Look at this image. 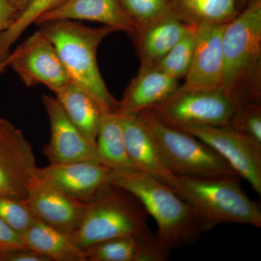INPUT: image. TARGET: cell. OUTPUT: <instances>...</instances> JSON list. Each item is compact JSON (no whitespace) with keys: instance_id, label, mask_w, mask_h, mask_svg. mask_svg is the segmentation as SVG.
I'll return each instance as SVG.
<instances>
[{"instance_id":"cell-1","label":"cell","mask_w":261,"mask_h":261,"mask_svg":"<svg viewBox=\"0 0 261 261\" xmlns=\"http://www.w3.org/2000/svg\"><path fill=\"white\" fill-rule=\"evenodd\" d=\"M220 89L240 104L261 97V0H252L226 24Z\"/></svg>"},{"instance_id":"cell-2","label":"cell","mask_w":261,"mask_h":261,"mask_svg":"<svg viewBox=\"0 0 261 261\" xmlns=\"http://www.w3.org/2000/svg\"><path fill=\"white\" fill-rule=\"evenodd\" d=\"M41 25L40 30L56 48L70 81L87 91L103 112L117 113L119 101L106 87L97 60L99 44L116 31L108 25L91 28L70 20H54Z\"/></svg>"},{"instance_id":"cell-3","label":"cell","mask_w":261,"mask_h":261,"mask_svg":"<svg viewBox=\"0 0 261 261\" xmlns=\"http://www.w3.org/2000/svg\"><path fill=\"white\" fill-rule=\"evenodd\" d=\"M113 187L135 196L155 220L156 234L171 250L194 245L201 229L191 206L166 184L140 171H111Z\"/></svg>"},{"instance_id":"cell-4","label":"cell","mask_w":261,"mask_h":261,"mask_svg":"<svg viewBox=\"0 0 261 261\" xmlns=\"http://www.w3.org/2000/svg\"><path fill=\"white\" fill-rule=\"evenodd\" d=\"M239 177H178L177 194L191 206L202 232L231 223L261 227L260 204L245 194Z\"/></svg>"},{"instance_id":"cell-5","label":"cell","mask_w":261,"mask_h":261,"mask_svg":"<svg viewBox=\"0 0 261 261\" xmlns=\"http://www.w3.org/2000/svg\"><path fill=\"white\" fill-rule=\"evenodd\" d=\"M148 216L135 196L113 187L87 203L80 226L70 235L84 250L111 239L143 236L152 233L147 224Z\"/></svg>"},{"instance_id":"cell-6","label":"cell","mask_w":261,"mask_h":261,"mask_svg":"<svg viewBox=\"0 0 261 261\" xmlns=\"http://www.w3.org/2000/svg\"><path fill=\"white\" fill-rule=\"evenodd\" d=\"M137 115L157 144L168 168L176 176L189 178L238 176L212 147L190 134L163 123L152 110Z\"/></svg>"},{"instance_id":"cell-7","label":"cell","mask_w":261,"mask_h":261,"mask_svg":"<svg viewBox=\"0 0 261 261\" xmlns=\"http://www.w3.org/2000/svg\"><path fill=\"white\" fill-rule=\"evenodd\" d=\"M240 105L221 89L194 92L176 90L151 110L163 123L179 129L190 126H227Z\"/></svg>"},{"instance_id":"cell-8","label":"cell","mask_w":261,"mask_h":261,"mask_svg":"<svg viewBox=\"0 0 261 261\" xmlns=\"http://www.w3.org/2000/svg\"><path fill=\"white\" fill-rule=\"evenodd\" d=\"M179 130L212 147L261 195V145L227 126H190Z\"/></svg>"},{"instance_id":"cell-9","label":"cell","mask_w":261,"mask_h":261,"mask_svg":"<svg viewBox=\"0 0 261 261\" xmlns=\"http://www.w3.org/2000/svg\"><path fill=\"white\" fill-rule=\"evenodd\" d=\"M36 168L32 146L23 132L0 118V195L25 200Z\"/></svg>"},{"instance_id":"cell-10","label":"cell","mask_w":261,"mask_h":261,"mask_svg":"<svg viewBox=\"0 0 261 261\" xmlns=\"http://www.w3.org/2000/svg\"><path fill=\"white\" fill-rule=\"evenodd\" d=\"M14 53L10 67L27 87L43 84L55 92L70 82L56 48L42 31L34 33Z\"/></svg>"},{"instance_id":"cell-11","label":"cell","mask_w":261,"mask_h":261,"mask_svg":"<svg viewBox=\"0 0 261 261\" xmlns=\"http://www.w3.org/2000/svg\"><path fill=\"white\" fill-rule=\"evenodd\" d=\"M111 170L99 163H49L36 168L35 176L57 190L84 203H89L113 188Z\"/></svg>"},{"instance_id":"cell-12","label":"cell","mask_w":261,"mask_h":261,"mask_svg":"<svg viewBox=\"0 0 261 261\" xmlns=\"http://www.w3.org/2000/svg\"><path fill=\"white\" fill-rule=\"evenodd\" d=\"M226 24L197 25L191 64L185 77V83L179 85L177 91L194 92L220 89L224 68L222 37Z\"/></svg>"},{"instance_id":"cell-13","label":"cell","mask_w":261,"mask_h":261,"mask_svg":"<svg viewBox=\"0 0 261 261\" xmlns=\"http://www.w3.org/2000/svg\"><path fill=\"white\" fill-rule=\"evenodd\" d=\"M42 102L50 125V139L44 147V155L49 163H99L96 147L87 142L70 121L56 97L44 95Z\"/></svg>"},{"instance_id":"cell-14","label":"cell","mask_w":261,"mask_h":261,"mask_svg":"<svg viewBox=\"0 0 261 261\" xmlns=\"http://www.w3.org/2000/svg\"><path fill=\"white\" fill-rule=\"evenodd\" d=\"M25 201L35 219L70 234L80 226L87 205L36 176Z\"/></svg>"},{"instance_id":"cell-15","label":"cell","mask_w":261,"mask_h":261,"mask_svg":"<svg viewBox=\"0 0 261 261\" xmlns=\"http://www.w3.org/2000/svg\"><path fill=\"white\" fill-rule=\"evenodd\" d=\"M99 22L135 37L138 27L125 9L121 0H67L58 8L41 15L37 25L54 20Z\"/></svg>"},{"instance_id":"cell-16","label":"cell","mask_w":261,"mask_h":261,"mask_svg":"<svg viewBox=\"0 0 261 261\" xmlns=\"http://www.w3.org/2000/svg\"><path fill=\"white\" fill-rule=\"evenodd\" d=\"M121 120L127 152L140 171L166 184L177 193L178 176L168 168L157 144L137 115L121 116Z\"/></svg>"},{"instance_id":"cell-17","label":"cell","mask_w":261,"mask_h":261,"mask_svg":"<svg viewBox=\"0 0 261 261\" xmlns=\"http://www.w3.org/2000/svg\"><path fill=\"white\" fill-rule=\"evenodd\" d=\"M171 250L152 233L111 239L84 249L87 261H166Z\"/></svg>"},{"instance_id":"cell-18","label":"cell","mask_w":261,"mask_h":261,"mask_svg":"<svg viewBox=\"0 0 261 261\" xmlns=\"http://www.w3.org/2000/svg\"><path fill=\"white\" fill-rule=\"evenodd\" d=\"M179 85L178 80L158 68L139 70L119 101L117 113L128 116L152 109L171 97Z\"/></svg>"},{"instance_id":"cell-19","label":"cell","mask_w":261,"mask_h":261,"mask_svg":"<svg viewBox=\"0 0 261 261\" xmlns=\"http://www.w3.org/2000/svg\"><path fill=\"white\" fill-rule=\"evenodd\" d=\"M192 25L168 15L139 29L134 38L140 57V70L156 68Z\"/></svg>"},{"instance_id":"cell-20","label":"cell","mask_w":261,"mask_h":261,"mask_svg":"<svg viewBox=\"0 0 261 261\" xmlns=\"http://www.w3.org/2000/svg\"><path fill=\"white\" fill-rule=\"evenodd\" d=\"M54 93L70 121L87 142L96 147L103 113L97 101L71 81Z\"/></svg>"},{"instance_id":"cell-21","label":"cell","mask_w":261,"mask_h":261,"mask_svg":"<svg viewBox=\"0 0 261 261\" xmlns=\"http://www.w3.org/2000/svg\"><path fill=\"white\" fill-rule=\"evenodd\" d=\"M24 246L42 254L50 261H87L85 251L70 233L63 232L34 220L23 233Z\"/></svg>"},{"instance_id":"cell-22","label":"cell","mask_w":261,"mask_h":261,"mask_svg":"<svg viewBox=\"0 0 261 261\" xmlns=\"http://www.w3.org/2000/svg\"><path fill=\"white\" fill-rule=\"evenodd\" d=\"M245 8L242 0H172L171 13L190 25L226 24Z\"/></svg>"},{"instance_id":"cell-23","label":"cell","mask_w":261,"mask_h":261,"mask_svg":"<svg viewBox=\"0 0 261 261\" xmlns=\"http://www.w3.org/2000/svg\"><path fill=\"white\" fill-rule=\"evenodd\" d=\"M96 150L99 162L112 171H140L127 152L121 116L103 112Z\"/></svg>"},{"instance_id":"cell-24","label":"cell","mask_w":261,"mask_h":261,"mask_svg":"<svg viewBox=\"0 0 261 261\" xmlns=\"http://www.w3.org/2000/svg\"><path fill=\"white\" fill-rule=\"evenodd\" d=\"M67 0H32L0 35V61L8 58L13 44L41 15L58 8Z\"/></svg>"},{"instance_id":"cell-25","label":"cell","mask_w":261,"mask_h":261,"mask_svg":"<svg viewBox=\"0 0 261 261\" xmlns=\"http://www.w3.org/2000/svg\"><path fill=\"white\" fill-rule=\"evenodd\" d=\"M197 25H192L161 60L156 68L177 80L186 76L195 50Z\"/></svg>"},{"instance_id":"cell-26","label":"cell","mask_w":261,"mask_h":261,"mask_svg":"<svg viewBox=\"0 0 261 261\" xmlns=\"http://www.w3.org/2000/svg\"><path fill=\"white\" fill-rule=\"evenodd\" d=\"M227 127L261 145V102L240 105L230 118Z\"/></svg>"},{"instance_id":"cell-27","label":"cell","mask_w":261,"mask_h":261,"mask_svg":"<svg viewBox=\"0 0 261 261\" xmlns=\"http://www.w3.org/2000/svg\"><path fill=\"white\" fill-rule=\"evenodd\" d=\"M172 0H121L139 29L171 15Z\"/></svg>"},{"instance_id":"cell-28","label":"cell","mask_w":261,"mask_h":261,"mask_svg":"<svg viewBox=\"0 0 261 261\" xmlns=\"http://www.w3.org/2000/svg\"><path fill=\"white\" fill-rule=\"evenodd\" d=\"M0 219L21 237L35 220L25 200L7 195H0Z\"/></svg>"},{"instance_id":"cell-29","label":"cell","mask_w":261,"mask_h":261,"mask_svg":"<svg viewBox=\"0 0 261 261\" xmlns=\"http://www.w3.org/2000/svg\"><path fill=\"white\" fill-rule=\"evenodd\" d=\"M25 247L23 238L0 219V249L7 251L13 249Z\"/></svg>"},{"instance_id":"cell-30","label":"cell","mask_w":261,"mask_h":261,"mask_svg":"<svg viewBox=\"0 0 261 261\" xmlns=\"http://www.w3.org/2000/svg\"><path fill=\"white\" fill-rule=\"evenodd\" d=\"M2 261H50L49 258L39 252L27 248L13 249L4 252Z\"/></svg>"},{"instance_id":"cell-31","label":"cell","mask_w":261,"mask_h":261,"mask_svg":"<svg viewBox=\"0 0 261 261\" xmlns=\"http://www.w3.org/2000/svg\"><path fill=\"white\" fill-rule=\"evenodd\" d=\"M17 16L8 0H0V35L8 28Z\"/></svg>"},{"instance_id":"cell-32","label":"cell","mask_w":261,"mask_h":261,"mask_svg":"<svg viewBox=\"0 0 261 261\" xmlns=\"http://www.w3.org/2000/svg\"><path fill=\"white\" fill-rule=\"evenodd\" d=\"M32 1V0H8L9 4L17 13V15L25 10Z\"/></svg>"},{"instance_id":"cell-33","label":"cell","mask_w":261,"mask_h":261,"mask_svg":"<svg viewBox=\"0 0 261 261\" xmlns=\"http://www.w3.org/2000/svg\"><path fill=\"white\" fill-rule=\"evenodd\" d=\"M15 57V53H10V56L8 58H5L3 61H0V75L4 73L5 70L10 67V63L13 61Z\"/></svg>"},{"instance_id":"cell-34","label":"cell","mask_w":261,"mask_h":261,"mask_svg":"<svg viewBox=\"0 0 261 261\" xmlns=\"http://www.w3.org/2000/svg\"><path fill=\"white\" fill-rule=\"evenodd\" d=\"M250 1H252V0H242V3H243L244 7L246 8L247 5L249 4Z\"/></svg>"},{"instance_id":"cell-35","label":"cell","mask_w":261,"mask_h":261,"mask_svg":"<svg viewBox=\"0 0 261 261\" xmlns=\"http://www.w3.org/2000/svg\"><path fill=\"white\" fill-rule=\"evenodd\" d=\"M4 250L0 249V261H2V257H3V254H4Z\"/></svg>"}]
</instances>
